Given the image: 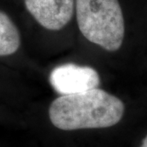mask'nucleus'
<instances>
[{
	"mask_svg": "<svg viewBox=\"0 0 147 147\" xmlns=\"http://www.w3.org/2000/svg\"><path fill=\"white\" fill-rule=\"evenodd\" d=\"M123 114V101L98 88L61 96L48 110L53 126L64 131L110 127L119 123Z\"/></svg>",
	"mask_w": 147,
	"mask_h": 147,
	"instance_id": "obj_1",
	"label": "nucleus"
},
{
	"mask_svg": "<svg viewBox=\"0 0 147 147\" xmlns=\"http://www.w3.org/2000/svg\"><path fill=\"white\" fill-rule=\"evenodd\" d=\"M80 32L88 41L109 52L123 44L125 25L119 0H75Z\"/></svg>",
	"mask_w": 147,
	"mask_h": 147,
	"instance_id": "obj_2",
	"label": "nucleus"
},
{
	"mask_svg": "<svg viewBox=\"0 0 147 147\" xmlns=\"http://www.w3.org/2000/svg\"><path fill=\"white\" fill-rule=\"evenodd\" d=\"M49 81L57 92L65 96L97 88L100 76L96 69L90 66L64 64L53 69Z\"/></svg>",
	"mask_w": 147,
	"mask_h": 147,
	"instance_id": "obj_3",
	"label": "nucleus"
},
{
	"mask_svg": "<svg viewBox=\"0 0 147 147\" xmlns=\"http://www.w3.org/2000/svg\"><path fill=\"white\" fill-rule=\"evenodd\" d=\"M25 5L42 27L49 30H60L71 20L75 0H25Z\"/></svg>",
	"mask_w": 147,
	"mask_h": 147,
	"instance_id": "obj_4",
	"label": "nucleus"
},
{
	"mask_svg": "<svg viewBox=\"0 0 147 147\" xmlns=\"http://www.w3.org/2000/svg\"><path fill=\"white\" fill-rule=\"evenodd\" d=\"M21 44V35L15 23L0 11V56L15 53Z\"/></svg>",
	"mask_w": 147,
	"mask_h": 147,
	"instance_id": "obj_5",
	"label": "nucleus"
},
{
	"mask_svg": "<svg viewBox=\"0 0 147 147\" xmlns=\"http://www.w3.org/2000/svg\"><path fill=\"white\" fill-rule=\"evenodd\" d=\"M140 147H147V135L146 136V137L143 139L142 145H141V146Z\"/></svg>",
	"mask_w": 147,
	"mask_h": 147,
	"instance_id": "obj_6",
	"label": "nucleus"
}]
</instances>
